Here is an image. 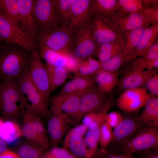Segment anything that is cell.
I'll list each match as a JSON object with an SVG mask.
<instances>
[{
	"mask_svg": "<svg viewBox=\"0 0 158 158\" xmlns=\"http://www.w3.org/2000/svg\"><path fill=\"white\" fill-rule=\"evenodd\" d=\"M37 36L49 48L62 52L69 51L74 34L67 28L60 27L38 34Z\"/></svg>",
	"mask_w": 158,
	"mask_h": 158,
	"instance_id": "12",
	"label": "cell"
},
{
	"mask_svg": "<svg viewBox=\"0 0 158 158\" xmlns=\"http://www.w3.org/2000/svg\"><path fill=\"white\" fill-rule=\"evenodd\" d=\"M149 60H154L158 59V51L149 48L141 56Z\"/></svg>",
	"mask_w": 158,
	"mask_h": 158,
	"instance_id": "48",
	"label": "cell"
},
{
	"mask_svg": "<svg viewBox=\"0 0 158 158\" xmlns=\"http://www.w3.org/2000/svg\"><path fill=\"white\" fill-rule=\"evenodd\" d=\"M151 24L150 23H147L140 27L129 31L123 35H124L125 39H124V49L123 52L125 57L131 53L135 47L144 30Z\"/></svg>",
	"mask_w": 158,
	"mask_h": 158,
	"instance_id": "30",
	"label": "cell"
},
{
	"mask_svg": "<svg viewBox=\"0 0 158 158\" xmlns=\"http://www.w3.org/2000/svg\"><path fill=\"white\" fill-rule=\"evenodd\" d=\"M30 114L35 129L42 142L48 148L49 145L48 137L40 116Z\"/></svg>",
	"mask_w": 158,
	"mask_h": 158,
	"instance_id": "38",
	"label": "cell"
},
{
	"mask_svg": "<svg viewBox=\"0 0 158 158\" xmlns=\"http://www.w3.org/2000/svg\"><path fill=\"white\" fill-rule=\"evenodd\" d=\"M31 51L17 44H0V82L16 80L28 71Z\"/></svg>",
	"mask_w": 158,
	"mask_h": 158,
	"instance_id": "1",
	"label": "cell"
},
{
	"mask_svg": "<svg viewBox=\"0 0 158 158\" xmlns=\"http://www.w3.org/2000/svg\"><path fill=\"white\" fill-rule=\"evenodd\" d=\"M123 51L112 56L105 62H101L100 71L117 72L125 61V56Z\"/></svg>",
	"mask_w": 158,
	"mask_h": 158,
	"instance_id": "37",
	"label": "cell"
},
{
	"mask_svg": "<svg viewBox=\"0 0 158 158\" xmlns=\"http://www.w3.org/2000/svg\"><path fill=\"white\" fill-rule=\"evenodd\" d=\"M91 16L97 15L110 19L118 11L117 0H91Z\"/></svg>",
	"mask_w": 158,
	"mask_h": 158,
	"instance_id": "26",
	"label": "cell"
},
{
	"mask_svg": "<svg viewBox=\"0 0 158 158\" xmlns=\"http://www.w3.org/2000/svg\"><path fill=\"white\" fill-rule=\"evenodd\" d=\"M157 71V69L126 71L119 82V86L125 90L140 87Z\"/></svg>",
	"mask_w": 158,
	"mask_h": 158,
	"instance_id": "20",
	"label": "cell"
},
{
	"mask_svg": "<svg viewBox=\"0 0 158 158\" xmlns=\"http://www.w3.org/2000/svg\"><path fill=\"white\" fill-rule=\"evenodd\" d=\"M89 25L93 39L98 45L124 41L122 34L108 18L99 15H92Z\"/></svg>",
	"mask_w": 158,
	"mask_h": 158,
	"instance_id": "7",
	"label": "cell"
},
{
	"mask_svg": "<svg viewBox=\"0 0 158 158\" xmlns=\"http://www.w3.org/2000/svg\"><path fill=\"white\" fill-rule=\"evenodd\" d=\"M0 38L3 42L15 43L31 51L38 49L36 39L23 31L0 12Z\"/></svg>",
	"mask_w": 158,
	"mask_h": 158,
	"instance_id": "10",
	"label": "cell"
},
{
	"mask_svg": "<svg viewBox=\"0 0 158 158\" xmlns=\"http://www.w3.org/2000/svg\"><path fill=\"white\" fill-rule=\"evenodd\" d=\"M145 88L150 92L152 96L158 95V74L155 73L146 82Z\"/></svg>",
	"mask_w": 158,
	"mask_h": 158,
	"instance_id": "41",
	"label": "cell"
},
{
	"mask_svg": "<svg viewBox=\"0 0 158 158\" xmlns=\"http://www.w3.org/2000/svg\"><path fill=\"white\" fill-rule=\"evenodd\" d=\"M150 96L145 88L125 90L118 99L117 105L121 110L130 113L144 107Z\"/></svg>",
	"mask_w": 158,
	"mask_h": 158,
	"instance_id": "13",
	"label": "cell"
},
{
	"mask_svg": "<svg viewBox=\"0 0 158 158\" xmlns=\"http://www.w3.org/2000/svg\"><path fill=\"white\" fill-rule=\"evenodd\" d=\"M75 0H54L55 10L61 27L67 28L72 6Z\"/></svg>",
	"mask_w": 158,
	"mask_h": 158,
	"instance_id": "29",
	"label": "cell"
},
{
	"mask_svg": "<svg viewBox=\"0 0 158 158\" xmlns=\"http://www.w3.org/2000/svg\"><path fill=\"white\" fill-rule=\"evenodd\" d=\"M2 40L0 38V42H2Z\"/></svg>",
	"mask_w": 158,
	"mask_h": 158,
	"instance_id": "55",
	"label": "cell"
},
{
	"mask_svg": "<svg viewBox=\"0 0 158 158\" xmlns=\"http://www.w3.org/2000/svg\"><path fill=\"white\" fill-rule=\"evenodd\" d=\"M24 102L16 80L0 82V111L7 120L14 121L21 116L20 109H24L17 103L24 107Z\"/></svg>",
	"mask_w": 158,
	"mask_h": 158,
	"instance_id": "3",
	"label": "cell"
},
{
	"mask_svg": "<svg viewBox=\"0 0 158 158\" xmlns=\"http://www.w3.org/2000/svg\"><path fill=\"white\" fill-rule=\"evenodd\" d=\"M124 45V41L98 44L95 55L100 62H105L112 56L122 52Z\"/></svg>",
	"mask_w": 158,
	"mask_h": 158,
	"instance_id": "28",
	"label": "cell"
},
{
	"mask_svg": "<svg viewBox=\"0 0 158 158\" xmlns=\"http://www.w3.org/2000/svg\"><path fill=\"white\" fill-rule=\"evenodd\" d=\"M141 113L135 118L151 127L158 126V98L150 96Z\"/></svg>",
	"mask_w": 158,
	"mask_h": 158,
	"instance_id": "22",
	"label": "cell"
},
{
	"mask_svg": "<svg viewBox=\"0 0 158 158\" xmlns=\"http://www.w3.org/2000/svg\"><path fill=\"white\" fill-rule=\"evenodd\" d=\"M140 12L152 23H158V6L154 7L143 6Z\"/></svg>",
	"mask_w": 158,
	"mask_h": 158,
	"instance_id": "40",
	"label": "cell"
},
{
	"mask_svg": "<svg viewBox=\"0 0 158 158\" xmlns=\"http://www.w3.org/2000/svg\"><path fill=\"white\" fill-rule=\"evenodd\" d=\"M83 94L56 95L51 100L50 111L53 114L60 113H65L70 116L71 119L78 111L80 99Z\"/></svg>",
	"mask_w": 158,
	"mask_h": 158,
	"instance_id": "15",
	"label": "cell"
},
{
	"mask_svg": "<svg viewBox=\"0 0 158 158\" xmlns=\"http://www.w3.org/2000/svg\"><path fill=\"white\" fill-rule=\"evenodd\" d=\"M101 62L92 57L81 61L74 73L75 76L92 78L100 71Z\"/></svg>",
	"mask_w": 158,
	"mask_h": 158,
	"instance_id": "32",
	"label": "cell"
},
{
	"mask_svg": "<svg viewBox=\"0 0 158 158\" xmlns=\"http://www.w3.org/2000/svg\"><path fill=\"white\" fill-rule=\"evenodd\" d=\"M40 158H47L46 157H42Z\"/></svg>",
	"mask_w": 158,
	"mask_h": 158,
	"instance_id": "54",
	"label": "cell"
},
{
	"mask_svg": "<svg viewBox=\"0 0 158 158\" xmlns=\"http://www.w3.org/2000/svg\"><path fill=\"white\" fill-rule=\"evenodd\" d=\"M106 99L104 95L95 86L84 93L81 96L78 111L71 119L73 125L78 123L86 114L97 112L104 104Z\"/></svg>",
	"mask_w": 158,
	"mask_h": 158,
	"instance_id": "11",
	"label": "cell"
},
{
	"mask_svg": "<svg viewBox=\"0 0 158 158\" xmlns=\"http://www.w3.org/2000/svg\"><path fill=\"white\" fill-rule=\"evenodd\" d=\"M96 83L95 78L75 76L61 88L57 95L83 94L95 86Z\"/></svg>",
	"mask_w": 158,
	"mask_h": 158,
	"instance_id": "23",
	"label": "cell"
},
{
	"mask_svg": "<svg viewBox=\"0 0 158 158\" xmlns=\"http://www.w3.org/2000/svg\"><path fill=\"white\" fill-rule=\"evenodd\" d=\"M98 46L93 40L89 24L75 34L69 52L80 62L95 55Z\"/></svg>",
	"mask_w": 158,
	"mask_h": 158,
	"instance_id": "9",
	"label": "cell"
},
{
	"mask_svg": "<svg viewBox=\"0 0 158 158\" xmlns=\"http://www.w3.org/2000/svg\"><path fill=\"white\" fill-rule=\"evenodd\" d=\"M112 132L111 127L105 121L101 127L99 139L100 144L103 148H106L109 143Z\"/></svg>",
	"mask_w": 158,
	"mask_h": 158,
	"instance_id": "39",
	"label": "cell"
},
{
	"mask_svg": "<svg viewBox=\"0 0 158 158\" xmlns=\"http://www.w3.org/2000/svg\"><path fill=\"white\" fill-rule=\"evenodd\" d=\"M33 12L38 34L61 27L54 0H33Z\"/></svg>",
	"mask_w": 158,
	"mask_h": 158,
	"instance_id": "4",
	"label": "cell"
},
{
	"mask_svg": "<svg viewBox=\"0 0 158 158\" xmlns=\"http://www.w3.org/2000/svg\"><path fill=\"white\" fill-rule=\"evenodd\" d=\"M63 148L78 158H87V150L83 137L66 134Z\"/></svg>",
	"mask_w": 158,
	"mask_h": 158,
	"instance_id": "25",
	"label": "cell"
},
{
	"mask_svg": "<svg viewBox=\"0 0 158 158\" xmlns=\"http://www.w3.org/2000/svg\"><path fill=\"white\" fill-rule=\"evenodd\" d=\"M98 154V158H135L133 155L122 153L109 152L104 150Z\"/></svg>",
	"mask_w": 158,
	"mask_h": 158,
	"instance_id": "45",
	"label": "cell"
},
{
	"mask_svg": "<svg viewBox=\"0 0 158 158\" xmlns=\"http://www.w3.org/2000/svg\"><path fill=\"white\" fill-rule=\"evenodd\" d=\"M4 122V120L0 118V128L3 124Z\"/></svg>",
	"mask_w": 158,
	"mask_h": 158,
	"instance_id": "53",
	"label": "cell"
},
{
	"mask_svg": "<svg viewBox=\"0 0 158 158\" xmlns=\"http://www.w3.org/2000/svg\"><path fill=\"white\" fill-rule=\"evenodd\" d=\"M88 129V127L82 123L77 125L71 129L67 133L68 135H76L83 137L85 135Z\"/></svg>",
	"mask_w": 158,
	"mask_h": 158,
	"instance_id": "46",
	"label": "cell"
},
{
	"mask_svg": "<svg viewBox=\"0 0 158 158\" xmlns=\"http://www.w3.org/2000/svg\"><path fill=\"white\" fill-rule=\"evenodd\" d=\"M48 72L51 92L66 80L69 72L64 68L46 64Z\"/></svg>",
	"mask_w": 158,
	"mask_h": 158,
	"instance_id": "34",
	"label": "cell"
},
{
	"mask_svg": "<svg viewBox=\"0 0 158 158\" xmlns=\"http://www.w3.org/2000/svg\"><path fill=\"white\" fill-rule=\"evenodd\" d=\"M95 79L97 87L104 95L110 94L118 82L117 72L100 71L95 76Z\"/></svg>",
	"mask_w": 158,
	"mask_h": 158,
	"instance_id": "27",
	"label": "cell"
},
{
	"mask_svg": "<svg viewBox=\"0 0 158 158\" xmlns=\"http://www.w3.org/2000/svg\"><path fill=\"white\" fill-rule=\"evenodd\" d=\"M23 114L22 127L21 128L23 135L27 142L36 147L45 150L48 149L42 142L36 131L31 121L30 114L25 110Z\"/></svg>",
	"mask_w": 158,
	"mask_h": 158,
	"instance_id": "24",
	"label": "cell"
},
{
	"mask_svg": "<svg viewBox=\"0 0 158 158\" xmlns=\"http://www.w3.org/2000/svg\"><path fill=\"white\" fill-rule=\"evenodd\" d=\"M158 148V128L148 127L139 131L121 147L113 153L132 155L145 150Z\"/></svg>",
	"mask_w": 158,
	"mask_h": 158,
	"instance_id": "5",
	"label": "cell"
},
{
	"mask_svg": "<svg viewBox=\"0 0 158 158\" xmlns=\"http://www.w3.org/2000/svg\"><path fill=\"white\" fill-rule=\"evenodd\" d=\"M18 27L23 31L36 39L38 32L33 12V0H18Z\"/></svg>",
	"mask_w": 158,
	"mask_h": 158,
	"instance_id": "18",
	"label": "cell"
},
{
	"mask_svg": "<svg viewBox=\"0 0 158 158\" xmlns=\"http://www.w3.org/2000/svg\"><path fill=\"white\" fill-rule=\"evenodd\" d=\"M149 127L137 120L135 117L123 119L112 132L106 152H113L121 147L141 130Z\"/></svg>",
	"mask_w": 158,
	"mask_h": 158,
	"instance_id": "6",
	"label": "cell"
},
{
	"mask_svg": "<svg viewBox=\"0 0 158 158\" xmlns=\"http://www.w3.org/2000/svg\"><path fill=\"white\" fill-rule=\"evenodd\" d=\"M64 158H78L74 155L72 154H70L68 155H67L66 157Z\"/></svg>",
	"mask_w": 158,
	"mask_h": 158,
	"instance_id": "52",
	"label": "cell"
},
{
	"mask_svg": "<svg viewBox=\"0 0 158 158\" xmlns=\"http://www.w3.org/2000/svg\"><path fill=\"white\" fill-rule=\"evenodd\" d=\"M25 100V111L30 114L49 118L52 116L48 110V102L33 84L28 71L16 80Z\"/></svg>",
	"mask_w": 158,
	"mask_h": 158,
	"instance_id": "2",
	"label": "cell"
},
{
	"mask_svg": "<svg viewBox=\"0 0 158 158\" xmlns=\"http://www.w3.org/2000/svg\"><path fill=\"white\" fill-rule=\"evenodd\" d=\"M0 12L18 27L19 9L18 0H0Z\"/></svg>",
	"mask_w": 158,
	"mask_h": 158,
	"instance_id": "33",
	"label": "cell"
},
{
	"mask_svg": "<svg viewBox=\"0 0 158 158\" xmlns=\"http://www.w3.org/2000/svg\"><path fill=\"white\" fill-rule=\"evenodd\" d=\"M70 154L66 149L56 146L52 147L47 152L45 157L47 158H64Z\"/></svg>",
	"mask_w": 158,
	"mask_h": 158,
	"instance_id": "42",
	"label": "cell"
},
{
	"mask_svg": "<svg viewBox=\"0 0 158 158\" xmlns=\"http://www.w3.org/2000/svg\"><path fill=\"white\" fill-rule=\"evenodd\" d=\"M23 136L21 128L13 121H4L0 128V138L6 144H10Z\"/></svg>",
	"mask_w": 158,
	"mask_h": 158,
	"instance_id": "31",
	"label": "cell"
},
{
	"mask_svg": "<svg viewBox=\"0 0 158 158\" xmlns=\"http://www.w3.org/2000/svg\"><path fill=\"white\" fill-rule=\"evenodd\" d=\"M0 158H19L16 153L7 150L0 155Z\"/></svg>",
	"mask_w": 158,
	"mask_h": 158,
	"instance_id": "50",
	"label": "cell"
},
{
	"mask_svg": "<svg viewBox=\"0 0 158 158\" xmlns=\"http://www.w3.org/2000/svg\"><path fill=\"white\" fill-rule=\"evenodd\" d=\"M158 23H152L144 30L135 47L125 59V61L133 60L144 53L149 46L157 41Z\"/></svg>",
	"mask_w": 158,
	"mask_h": 158,
	"instance_id": "21",
	"label": "cell"
},
{
	"mask_svg": "<svg viewBox=\"0 0 158 158\" xmlns=\"http://www.w3.org/2000/svg\"><path fill=\"white\" fill-rule=\"evenodd\" d=\"M7 150L6 144L0 138V155Z\"/></svg>",
	"mask_w": 158,
	"mask_h": 158,
	"instance_id": "51",
	"label": "cell"
},
{
	"mask_svg": "<svg viewBox=\"0 0 158 158\" xmlns=\"http://www.w3.org/2000/svg\"><path fill=\"white\" fill-rule=\"evenodd\" d=\"M47 124L48 131L51 147L57 146L61 142L71 123L70 116L60 113L53 114L49 118Z\"/></svg>",
	"mask_w": 158,
	"mask_h": 158,
	"instance_id": "16",
	"label": "cell"
},
{
	"mask_svg": "<svg viewBox=\"0 0 158 158\" xmlns=\"http://www.w3.org/2000/svg\"><path fill=\"white\" fill-rule=\"evenodd\" d=\"M140 152V154L137 158H158V148L146 149Z\"/></svg>",
	"mask_w": 158,
	"mask_h": 158,
	"instance_id": "47",
	"label": "cell"
},
{
	"mask_svg": "<svg viewBox=\"0 0 158 158\" xmlns=\"http://www.w3.org/2000/svg\"><path fill=\"white\" fill-rule=\"evenodd\" d=\"M118 11L126 13L139 12L143 7L142 0H117Z\"/></svg>",
	"mask_w": 158,
	"mask_h": 158,
	"instance_id": "36",
	"label": "cell"
},
{
	"mask_svg": "<svg viewBox=\"0 0 158 158\" xmlns=\"http://www.w3.org/2000/svg\"><path fill=\"white\" fill-rule=\"evenodd\" d=\"M91 0H75L71 9L67 28L74 35L83 26L88 25L91 16Z\"/></svg>",
	"mask_w": 158,
	"mask_h": 158,
	"instance_id": "14",
	"label": "cell"
},
{
	"mask_svg": "<svg viewBox=\"0 0 158 158\" xmlns=\"http://www.w3.org/2000/svg\"><path fill=\"white\" fill-rule=\"evenodd\" d=\"M133 60L126 71L147 69L149 60L142 57L136 58Z\"/></svg>",
	"mask_w": 158,
	"mask_h": 158,
	"instance_id": "43",
	"label": "cell"
},
{
	"mask_svg": "<svg viewBox=\"0 0 158 158\" xmlns=\"http://www.w3.org/2000/svg\"><path fill=\"white\" fill-rule=\"evenodd\" d=\"M44 150L27 142L18 146L16 154L19 158H40Z\"/></svg>",
	"mask_w": 158,
	"mask_h": 158,
	"instance_id": "35",
	"label": "cell"
},
{
	"mask_svg": "<svg viewBox=\"0 0 158 158\" xmlns=\"http://www.w3.org/2000/svg\"><path fill=\"white\" fill-rule=\"evenodd\" d=\"M121 115L116 111L108 113L105 119V121L112 127L115 128L123 120Z\"/></svg>",
	"mask_w": 158,
	"mask_h": 158,
	"instance_id": "44",
	"label": "cell"
},
{
	"mask_svg": "<svg viewBox=\"0 0 158 158\" xmlns=\"http://www.w3.org/2000/svg\"><path fill=\"white\" fill-rule=\"evenodd\" d=\"M96 116V112L88 113L85 115L82 118V123L88 128L95 119Z\"/></svg>",
	"mask_w": 158,
	"mask_h": 158,
	"instance_id": "49",
	"label": "cell"
},
{
	"mask_svg": "<svg viewBox=\"0 0 158 158\" xmlns=\"http://www.w3.org/2000/svg\"><path fill=\"white\" fill-rule=\"evenodd\" d=\"M31 52L32 58L28 70L29 77L35 87L49 102L51 92L47 67L41 60L38 49H34Z\"/></svg>",
	"mask_w": 158,
	"mask_h": 158,
	"instance_id": "8",
	"label": "cell"
},
{
	"mask_svg": "<svg viewBox=\"0 0 158 158\" xmlns=\"http://www.w3.org/2000/svg\"><path fill=\"white\" fill-rule=\"evenodd\" d=\"M110 19L123 35L146 24L152 23L140 12L126 13L117 11Z\"/></svg>",
	"mask_w": 158,
	"mask_h": 158,
	"instance_id": "17",
	"label": "cell"
},
{
	"mask_svg": "<svg viewBox=\"0 0 158 158\" xmlns=\"http://www.w3.org/2000/svg\"><path fill=\"white\" fill-rule=\"evenodd\" d=\"M36 39L40 57L46 61V64L62 67L67 70L70 55L69 52H60L49 48L37 36Z\"/></svg>",
	"mask_w": 158,
	"mask_h": 158,
	"instance_id": "19",
	"label": "cell"
}]
</instances>
